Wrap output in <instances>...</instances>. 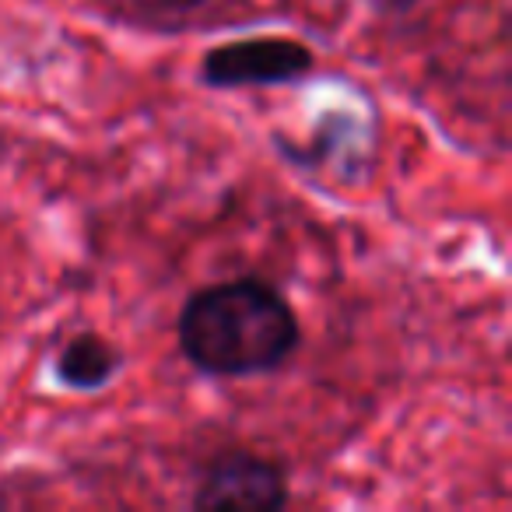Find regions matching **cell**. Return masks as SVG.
<instances>
[{
	"mask_svg": "<svg viewBox=\"0 0 512 512\" xmlns=\"http://www.w3.org/2000/svg\"><path fill=\"white\" fill-rule=\"evenodd\" d=\"M386 4H411V0H386Z\"/></svg>",
	"mask_w": 512,
	"mask_h": 512,
	"instance_id": "6",
	"label": "cell"
},
{
	"mask_svg": "<svg viewBox=\"0 0 512 512\" xmlns=\"http://www.w3.org/2000/svg\"><path fill=\"white\" fill-rule=\"evenodd\" d=\"M228 11L235 8V0H141L144 11V25L151 29H186V25H200L204 22V11Z\"/></svg>",
	"mask_w": 512,
	"mask_h": 512,
	"instance_id": "5",
	"label": "cell"
},
{
	"mask_svg": "<svg viewBox=\"0 0 512 512\" xmlns=\"http://www.w3.org/2000/svg\"><path fill=\"white\" fill-rule=\"evenodd\" d=\"M123 365V355L95 330H81L71 341L60 348L53 372H57V383H64L67 390L78 393H95L102 386H109L116 379Z\"/></svg>",
	"mask_w": 512,
	"mask_h": 512,
	"instance_id": "4",
	"label": "cell"
},
{
	"mask_svg": "<svg viewBox=\"0 0 512 512\" xmlns=\"http://www.w3.org/2000/svg\"><path fill=\"white\" fill-rule=\"evenodd\" d=\"M176 334L186 362L214 379L267 376L302 344L292 302L260 278H232L193 292Z\"/></svg>",
	"mask_w": 512,
	"mask_h": 512,
	"instance_id": "1",
	"label": "cell"
},
{
	"mask_svg": "<svg viewBox=\"0 0 512 512\" xmlns=\"http://www.w3.org/2000/svg\"><path fill=\"white\" fill-rule=\"evenodd\" d=\"M193 509L274 512L288 505V477L281 463L249 449H225L200 474L190 498Z\"/></svg>",
	"mask_w": 512,
	"mask_h": 512,
	"instance_id": "3",
	"label": "cell"
},
{
	"mask_svg": "<svg viewBox=\"0 0 512 512\" xmlns=\"http://www.w3.org/2000/svg\"><path fill=\"white\" fill-rule=\"evenodd\" d=\"M316 57L306 43L288 36L235 39L204 53L200 81L207 88H271L313 74Z\"/></svg>",
	"mask_w": 512,
	"mask_h": 512,
	"instance_id": "2",
	"label": "cell"
}]
</instances>
